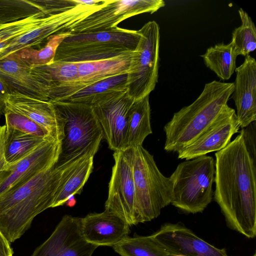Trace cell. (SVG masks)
<instances>
[{"instance_id": "obj_15", "label": "cell", "mask_w": 256, "mask_h": 256, "mask_svg": "<svg viewBox=\"0 0 256 256\" xmlns=\"http://www.w3.org/2000/svg\"><path fill=\"white\" fill-rule=\"evenodd\" d=\"M81 218L64 216L50 236L32 256H92L98 246L83 238Z\"/></svg>"}, {"instance_id": "obj_11", "label": "cell", "mask_w": 256, "mask_h": 256, "mask_svg": "<svg viewBox=\"0 0 256 256\" xmlns=\"http://www.w3.org/2000/svg\"><path fill=\"white\" fill-rule=\"evenodd\" d=\"M164 6L162 0H105L102 8L78 22L70 32L77 34L107 30L128 18L153 14Z\"/></svg>"}, {"instance_id": "obj_30", "label": "cell", "mask_w": 256, "mask_h": 256, "mask_svg": "<svg viewBox=\"0 0 256 256\" xmlns=\"http://www.w3.org/2000/svg\"><path fill=\"white\" fill-rule=\"evenodd\" d=\"M46 8L44 0H0V24L25 18Z\"/></svg>"}, {"instance_id": "obj_2", "label": "cell", "mask_w": 256, "mask_h": 256, "mask_svg": "<svg viewBox=\"0 0 256 256\" xmlns=\"http://www.w3.org/2000/svg\"><path fill=\"white\" fill-rule=\"evenodd\" d=\"M88 156L60 166L55 164L0 195V230L10 242L24 234L34 217L51 208L62 182Z\"/></svg>"}, {"instance_id": "obj_37", "label": "cell", "mask_w": 256, "mask_h": 256, "mask_svg": "<svg viewBox=\"0 0 256 256\" xmlns=\"http://www.w3.org/2000/svg\"><path fill=\"white\" fill-rule=\"evenodd\" d=\"M10 92L5 82L0 77V99L4 101Z\"/></svg>"}, {"instance_id": "obj_16", "label": "cell", "mask_w": 256, "mask_h": 256, "mask_svg": "<svg viewBox=\"0 0 256 256\" xmlns=\"http://www.w3.org/2000/svg\"><path fill=\"white\" fill-rule=\"evenodd\" d=\"M240 128L235 110L226 104L194 142L178 153V158L189 160L218 152L227 146Z\"/></svg>"}, {"instance_id": "obj_24", "label": "cell", "mask_w": 256, "mask_h": 256, "mask_svg": "<svg viewBox=\"0 0 256 256\" xmlns=\"http://www.w3.org/2000/svg\"><path fill=\"white\" fill-rule=\"evenodd\" d=\"M238 56L230 42L227 44L220 43L210 47L201 57L206 66L219 78L226 80L235 72Z\"/></svg>"}, {"instance_id": "obj_1", "label": "cell", "mask_w": 256, "mask_h": 256, "mask_svg": "<svg viewBox=\"0 0 256 256\" xmlns=\"http://www.w3.org/2000/svg\"><path fill=\"white\" fill-rule=\"evenodd\" d=\"M214 196L227 226L248 238L256 236V164L240 134L215 154Z\"/></svg>"}, {"instance_id": "obj_25", "label": "cell", "mask_w": 256, "mask_h": 256, "mask_svg": "<svg viewBox=\"0 0 256 256\" xmlns=\"http://www.w3.org/2000/svg\"><path fill=\"white\" fill-rule=\"evenodd\" d=\"M94 156H87L74 168L58 188L51 208L63 206L74 195L81 193L92 172Z\"/></svg>"}, {"instance_id": "obj_34", "label": "cell", "mask_w": 256, "mask_h": 256, "mask_svg": "<svg viewBox=\"0 0 256 256\" xmlns=\"http://www.w3.org/2000/svg\"><path fill=\"white\" fill-rule=\"evenodd\" d=\"M242 134L246 148L252 161L256 164V124L254 121L241 128Z\"/></svg>"}, {"instance_id": "obj_7", "label": "cell", "mask_w": 256, "mask_h": 256, "mask_svg": "<svg viewBox=\"0 0 256 256\" xmlns=\"http://www.w3.org/2000/svg\"><path fill=\"white\" fill-rule=\"evenodd\" d=\"M51 102L64 122V136L56 165H62L88 152L96 153L104 135L92 106L80 103Z\"/></svg>"}, {"instance_id": "obj_23", "label": "cell", "mask_w": 256, "mask_h": 256, "mask_svg": "<svg viewBox=\"0 0 256 256\" xmlns=\"http://www.w3.org/2000/svg\"><path fill=\"white\" fill-rule=\"evenodd\" d=\"M127 73L97 82L62 102L92 106L114 94L126 92Z\"/></svg>"}, {"instance_id": "obj_32", "label": "cell", "mask_w": 256, "mask_h": 256, "mask_svg": "<svg viewBox=\"0 0 256 256\" xmlns=\"http://www.w3.org/2000/svg\"><path fill=\"white\" fill-rule=\"evenodd\" d=\"M36 67L50 74L52 85L72 82L78 78V62L54 60L46 65Z\"/></svg>"}, {"instance_id": "obj_18", "label": "cell", "mask_w": 256, "mask_h": 256, "mask_svg": "<svg viewBox=\"0 0 256 256\" xmlns=\"http://www.w3.org/2000/svg\"><path fill=\"white\" fill-rule=\"evenodd\" d=\"M60 150L61 142L50 138L26 157L9 166L0 184V195L56 164Z\"/></svg>"}, {"instance_id": "obj_3", "label": "cell", "mask_w": 256, "mask_h": 256, "mask_svg": "<svg viewBox=\"0 0 256 256\" xmlns=\"http://www.w3.org/2000/svg\"><path fill=\"white\" fill-rule=\"evenodd\" d=\"M234 90V82L206 84L198 98L175 112L164 126V150L178 153L194 142L228 104Z\"/></svg>"}, {"instance_id": "obj_17", "label": "cell", "mask_w": 256, "mask_h": 256, "mask_svg": "<svg viewBox=\"0 0 256 256\" xmlns=\"http://www.w3.org/2000/svg\"><path fill=\"white\" fill-rule=\"evenodd\" d=\"M169 256H228L199 238L181 222L165 223L152 234Z\"/></svg>"}, {"instance_id": "obj_12", "label": "cell", "mask_w": 256, "mask_h": 256, "mask_svg": "<svg viewBox=\"0 0 256 256\" xmlns=\"http://www.w3.org/2000/svg\"><path fill=\"white\" fill-rule=\"evenodd\" d=\"M133 51L104 60L78 62V78L75 81L52 85L49 100L62 102L97 82L128 72Z\"/></svg>"}, {"instance_id": "obj_36", "label": "cell", "mask_w": 256, "mask_h": 256, "mask_svg": "<svg viewBox=\"0 0 256 256\" xmlns=\"http://www.w3.org/2000/svg\"><path fill=\"white\" fill-rule=\"evenodd\" d=\"M13 250L10 242L0 230V256H12Z\"/></svg>"}, {"instance_id": "obj_29", "label": "cell", "mask_w": 256, "mask_h": 256, "mask_svg": "<svg viewBox=\"0 0 256 256\" xmlns=\"http://www.w3.org/2000/svg\"><path fill=\"white\" fill-rule=\"evenodd\" d=\"M72 34L70 31H66L54 34L48 38L46 44L42 48H28L14 54L31 66L46 65L54 60L58 47Z\"/></svg>"}, {"instance_id": "obj_31", "label": "cell", "mask_w": 256, "mask_h": 256, "mask_svg": "<svg viewBox=\"0 0 256 256\" xmlns=\"http://www.w3.org/2000/svg\"><path fill=\"white\" fill-rule=\"evenodd\" d=\"M241 25L232 32L230 41L238 56L246 57L256 48V28L248 14L243 9L238 10Z\"/></svg>"}, {"instance_id": "obj_14", "label": "cell", "mask_w": 256, "mask_h": 256, "mask_svg": "<svg viewBox=\"0 0 256 256\" xmlns=\"http://www.w3.org/2000/svg\"><path fill=\"white\" fill-rule=\"evenodd\" d=\"M134 100L126 92L118 93L91 106L109 148L124 150L130 109Z\"/></svg>"}, {"instance_id": "obj_10", "label": "cell", "mask_w": 256, "mask_h": 256, "mask_svg": "<svg viewBox=\"0 0 256 256\" xmlns=\"http://www.w3.org/2000/svg\"><path fill=\"white\" fill-rule=\"evenodd\" d=\"M114 164L105 209L123 218L130 226L139 224L132 174V148L114 151Z\"/></svg>"}, {"instance_id": "obj_20", "label": "cell", "mask_w": 256, "mask_h": 256, "mask_svg": "<svg viewBox=\"0 0 256 256\" xmlns=\"http://www.w3.org/2000/svg\"><path fill=\"white\" fill-rule=\"evenodd\" d=\"M130 226L116 214L105 209L81 218L80 230L84 239L99 246L112 247L128 236Z\"/></svg>"}, {"instance_id": "obj_13", "label": "cell", "mask_w": 256, "mask_h": 256, "mask_svg": "<svg viewBox=\"0 0 256 256\" xmlns=\"http://www.w3.org/2000/svg\"><path fill=\"white\" fill-rule=\"evenodd\" d=\"M0 77L10 92L49 100L52 85L50 74L36 66L29 65L16 54L0 60Z\"/></svg>"}, {"instance_id": "obj_33", "label": "cell", "mask_w": 256, "mask_h": 256, "mask_svg": "<svg viewBox=\"0 0 256 256\" xmlns=\"http://www.w3.org/2000/svg\"><path fill=\"white\" fill-rule=\"evenodd\" d=\"M4 115L6 128L44 138L51 137L46 130L23 115L6 108Z\"/></svg>"}, {"instance_id": "obj_28", "label": "cell", "mask_w": 256, "mask_h": 256, "mask_svg": "<svg viewBox=\"0 0 256 256\" xmlns=\"http://www.w3.org/2000/svg\"><path fill=\"white\" fill-rule=\"evenodd\" d=\"M46 8L28 17L0 24V52L14 38L38 26L46 16L56 12L46 2Z\"/></svg>"}, {"instance_id": "obj_5", "label": "cell", "mask_w": 256, "mask_h": 256, "mask_svg": "<svg viewBox=\"0 0 256 256\" xmlns=\"http://www.w3.org/2000/svg\"><path fill=\"white\" fill-rule=\"evenodd\" d=\"M132 174L139 223L157 218L173 198L169 178L158 168L152 155L142 145L132 148Z\"/></svg>"}, {"instance_id": "obj_38", "label": "cell", "mask_w": 256, "mask_h": 256, "mask_svg": "<svg viewBox=\"0 0 256 256\" xmlns=\"http://www.w3.org/2000/svg\"><path fill=\"white\" fill-rule=\"evenodd\" d=\"M6 110V106L4 100L0 99V116L4 114Z\"/></svg>"}, {"instance_id": "obj_21", "label": "cell", "mask_w": 256, "mask_h": 256, "mask_svg": "<svg viewBox=\"0 0 256 256\" xmlns=\"http://www.w3.org/2000/svg\"><path fill=\"white\" fill-rule=\"evenodd\" d=\"M236 80L232 98L236 109L240 127L244 128L256 120V61L248 55L235 70Z\"/></svg>"}, {"instance_id": "obj_19", "label": "cell", "mask_w": 256, "mask_h": 256, "mask_svg": "<svg viewBox=\"0 0 256 256\" xmlns=\"http://www.w3.org/2000/svg\"><path fill=\"white\" fill-rule=\"evenodd\" d=\"M4 102L6 109L30 118L46 130L54 140L61 142L64 138V120L50 101L12 91Z\"/></svg>"}, {"instance_id": "obj_27", "label": "cell", "mask_w": 256, "mask_h": 256, "mask_svg": "<svg viewBox=\"0 0 256 256\" xmlns=\"http://www.w3.org/2000/svg\"><path fill=\"white\" fill-rule=\"evenodd\" d=\"M112 248L120 256H169L152 235L128 236Z\"/></svg>"}, {"instance_id": "obj_35", "label": "cell", "mask_w": 256, "mask_h": 256, "mask_svg": "<svg viewBox=\"0 0 256 256\" xmlns=\"http://www.w3.org/2000/svg\"><path fill=\"white\" fill-rule=\"evenodd\" d=\"M6 126H0V184L8 168L4 154V142Z\"/></svg>"}, {"instance_id": "obj_4", "label": "cell", "mask_w": 256, "mask_h": 256, "mask_svg": "<svg viewBox=\"0 0 256 256\" xmlns=\"http://www.w3.org/2000/svg\"><path fill=\"white\" fill-rule=\"evenodd\" d=\"M138 30L116 26L107 30L72 34L58 47L54 60L91 62L134 51L140 40Z\"/></svg>"}, {"instance_id": "obj_26", "label": "cell", "mask_w": 256, "mask_h": 256, "mask_svg": "<svg viewBox=\"0 0 256 256\" xmlns=\"http://www.w3.org/2000/svg\"><path fill=\"white\" fill-rule=\"evenodd\" d=\"M50 138H42L6 128L4 154L8 166L26 157Z\"/></svg>"}, {"instance_id": "obj_22", "label": "cell", "mask_w": 256, "mask_h": 256, "mask_svg": "<svg viewBox=\"0 0 256 256\" xmlns=\"http://www.w3.org/2000/svg\"><path fill=\"white\" fill-rule=\"evenodd\" d=\"M150 118L149 96L134 101L128 112L124 150L142 145L146 137L152 133Z\"/></svg>"}, {"instance_id": "obj_8", "label": "cell", "mask_w": 256, "mask_h": 256, "mask_svg": "<svg viewBox=\"0 0 256 256\" xmlns=\"http://www.w3.org/2000/svg\"><path fill=\"white\" fill-rule=\"evenodd\" d=\"M140 38L133 51L127 72L126 94L134 101L154 89L158 80L160 28L154 20L145 24L139 30Z\"/></svg>"}, {"instance_id": "obj_9", "label": "cell", "mask_w": 256, "mask_h": 256, "mask_svg": "<svg viewBox=\"0 0 256 256\" xmlns=\"http://www.w3.org/2000/svg\"><path fill=\"white\" fill-rule=\"evenodd\" d=\"M78 2L76 5L68 9L46 16L38 26L12 40L0 52V60L23 48H40L52 35L70 31L78 22L102 8L105 0Z\"/></svg>"}, {"instance_id": "obj_6", "label": "cell", "mask_w": 256, "mask_h": 256, "mask_svg": "<svg viewBox=\"0 0 256 256\" xmlns=\"http://www.w3.org/2000/svg\"><path fill=\"white\" fill-rule=\"evenodd\" d=\"M215 162L207 155L179 164L169 177L172 186L170 204L188 214L202 212L211 202L214 192Z\"/></svg>"}, {"instance_id": "obj_39", "label": "cell", "mask_w": 256, "mask_h": 256, "mask_svg": "<svg viewBox=\"0 0 256 256\" xmlns=\"http://www.w3.org/2000/svg\"><path fill=\"white\" fill-rule=\"evenodd\" d=\"M252 256H256V252L254 253V255Z\"/></svg>"}]
</instances>
